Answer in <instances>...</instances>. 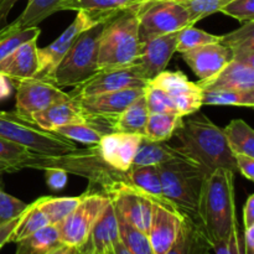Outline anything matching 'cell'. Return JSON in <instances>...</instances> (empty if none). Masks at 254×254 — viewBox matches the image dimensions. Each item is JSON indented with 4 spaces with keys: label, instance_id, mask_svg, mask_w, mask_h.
<instances>
[{
    "label": "cell",
    "instance_id": "d6a6232c",
    "mask_svg": "<svg viewBox=\"0 0 254 254\" xmlns=\"http://www.w3.org/2000/svg\"><path fill=\"white\" fill-rule=\"evenodd\" d=\"M184 117L171 113H149L143 136L151 141H166L174 136Z\"/></svg>",
    "mask_w": 254,
    "mask_h": 254
},
{
    "label": "cell",
    "instance_id": "603a6c76",
    "mask_svg": "<svg viewBox=\"0 0 254 254\" xmlns=\"http://www.w3.org/2000/svg\"><path fill=\"white\" fill-rule=\"evenodd\" d=\"M37 39L25 42L0 61V74L11 81L34 78L37 72Z\"/></svg>",
    "mask_w": 254,
    "mask_h": 254
},
{
    "label": "cell",
    "instance_id": "6f0895ef",
    "mask_svg": "<svg viewBox=\"0 0 254 254\" xmlns=\"http://www.w3.org/2000/svg\"><path fill=\"white\" fill-rule=\"evenodd\" d=\"M205 254H213V252H212V248H211V250L208 251V252H206Z\"/></svg>",
    "mask_w": 254,
    "mask_h": 254
},
{
    "label": "cell",
    "instance_id": "f35d334b",
    "mask_svg": "<svg viewBox=\"0 0 254 254\" xmlns=\"http://www.w3.org/2000/svg\"><path fill=\"white\" fill-rule=\"evenodd\" d=\"M31 155L32 153L27 149L0 138V174L21 170L24 161Z\"/></svg>",
    "mask_w": 254,
    "mask_h": 254
},
{
    "label": "cell",
    "instance_id": "816d5d0a",
    "mask_svg": "<svg viewBox=\"0 0 254 254\" xmlns=\"http://www.w3.org/2000/svg\"><path fill=\"white\" fill-rule=\"evenodd\" d=\"M243 246L247 252H254V226L243 230Z\"/></svg>",
    "mask_w": 254,
    "mask_h": 254
},
{
    "label": "cell",
    "instance_id": "4316f807",
    "mask_svg": "<svg viewBox=\"0 0 254 254\" xmlns=\"http://www.w3.org/2000/svg\"><path fill=\"white\" fill-rule=\"evenodd\" d=\"M60 1L61 0H29V4L19 15V17H16L9 25L2 26L0 32H14L39 26L40 22L44 21L46 17L59 11L57 7Z\"/></svg>",
    "mask_w": 254,
    "mask_h": 254
},
{
    "label": "cell",
    "instance_id": "b9f144b4",
    "mask_svg": "<svg viewBox=\"0 0 254 254\" xmlns=\"http://www.w3.org/2000/svg\"><path fill=\"white\" fill-rule=\"evenodd\" d=\"M40 34L41 30L37 26L14 32H0V61L25 42L39 39Z\"/></svg>",
    "mask_w": 254,
    "mask_h": 254
},
{
    "label": "cell",
    "instance_id": "c3c4849f",
    "mask_svg": "<svg viewBox=\"0 0 254 254\" xmlns=\"http://www.w3.org/2000/svg\"><path fill=\"white\" fill-rule=\"evenodd\" d=\"M236 160V168L247 180H254V158L243 154H233Z\"/></svg>",
    "mask_w": 254,
    "mask_h": 254
},
{
    "label": "cell",
    "instance_id": "836d02e7",
    "mask_svg": "<svg viewBox=\"0 0 254 254\" xmlns=\"http://www.w3.org/2000/svg\"><path fill=\"white\" fill-rule=\"evenodd\" d=\"M222 130L233 154L254 158V130L250 124L242 119H235Z\"/></svg>",
    "mask_w": 254,
    "mask_h": 254
},
{
    "label": "cell",
    "instance_id": "2e32d148",
    "mask_svg": "<svg viewBox=\"0 0 254 254\" xmlns=\"http://www.w3.org/2000/svg\"><path fill=\"white\" fill-rule=\"evenodd\" d=\"M141 136L140 134L112 131L97 144L99 154L109 166L119 171H128L133 165Z\"/></svg>",
    "mask_w": 254,
    "mask_h": 254
},
{
    "label": "cell",
    "instance_id": "e0dca14e",
    "mask_svg": "<svg viewBox=\"0 0 254 254\" xmlns=\"http://www.w3.org/2000/svg\"><path fill=\"white\" fill-rule=\"evenodd\" d=\"M181 55L200 81H207L215 77L232 60L231 50L221 42L196 47Z\"/></svg>",
    "mask_w": 254,
    "mask_h": 254
},
{
    "label": "cell",
    "instance_id": "7dc6e473",
    "mask_svg": "<svg viewBox=\"0 0 254 254\" xmlns=\"http://www.w3.org/2000/svg\"><path fill=\"white\" fill-rule=\"evenodd\" d=\"M45 175H46V184L50 190L60 191L66 186L68 181V174L61 169L50 168L45 169Z\"/></svg>",
    "mask_w": 254,
    "mask_h": 254
},
{
    "label": "cell",
    "instance_id": "30bf717a",
    "mask_svg": "<svg viewBox=\"0 0 254 254\" xmlns=\"http://www.w3.org/2000/svg\"><path fill=\"white\" fill-rule=\"evenodd\" d=\"M108 19L102 16V15L86 11V10L77 11L76 19L60 35V37H57L49 46L37 47V62H39V64H37V72L35 78L46 79L54 72L62 57L66 55L69 47L72 46V44L76 41V39L82 32L92 26L103 24Z\"/></svg>",
    "mask_w": 254,
    "mask_h": 254
},
{
    "label": "cell",
    "instance_id": "d590c367",
    "mask_svg": "<svg viewBox=\"0 0 254 254\" xmlns=\"http://www.w3.org/2000/svg\"><path fill=\"white\" fill-rule=\"evenodd\" d=\"M39 201L40 198L35 201V202L29 203V207L26 208L21 221H20L19 225L15 228L10 242H20L21 240L29 237L30 235H32V233L37 232L39 230H41V228L50 225L47 217L45 216V213L42 212L41 208H40Z\"/></svg>",
    "mask_w": 254,
    "mask_h": 254
},
{
    "label": "cell",
    "instance_id": "74e56055",
    "mask_svg": "<svg viewBox=\"0 0 254 254\" xmlns=\"http://www.w3.org/2000/svg\"><path fill=\"white\" fill-rule=\"evenodd\" d=\"M81 201V196L77 197H41L39 206L49 220L50 225H59L64 221Z\"/></svg>",
    "mask_w": 254,
    "mask_h": 254
},
{
    "label": "cell",
    "instance_id": "8992f818",
    "mask_svg": "<svg viewBox=\"0 0 254 254\" xmlns=\"http://www.w3.org/2000/svg\"><path fill=\"white\" fill-rule=\"evenodd\" d=\"M103 24L92 26L82 32L62 57L54 72L44 81L50 82L59 88L74 87L97 73L99 71L98 50Z\"/></svg>",
    "mask_w": 254,
    "mask_h": 254
},
{
    "label": "cell",
    "instance_id": "bcb514c9",
    "mask_svg": "<svg viewBox=\"0 0 254 254\" xmlns=\"http://www.w3.org/2000/svg\"><path fill=\"white\" fill-rule=\"evenodd\" d=\"M213 254H245L243 237L241 236L238 225L231 231L227 238L211 246Z\"/></svg>",
    "mask_w": 254,
    "mask_h": 254
},
{
    "label": "cell",
    "instance_id": "cb8c5ba5",
    "mask_svg": "<svg viewBox=\"0 0 254 254\" xmlns=\"http://www.w3.org/2000/svg\"><path fill=\"white\" fill-rule=\"evenodd\" d=\"M176 160H192L181 146L168 145L165 141H151L141 136L131 166H160Z\"/></svg>",
    "mask_w": 254,
    "mask_h": 254
},
{
    "label": "cell",
    "instance_id": "db71d44e",
    "mask_svg": "<svg viewBox=\"0 0 254 254\" xmlns=\"http://www.w3.org/2000/svg\"><path fill=\"white\" fill-rule=\"evenodd\" d=\"M11 93V79L4 74H0V101L5 99Z\"/></svg>",
    "mask_w": 254,
    "mask_h": 254
},
{
    "label": "cell",
    "instance_id": "f546056e",
    "mask_svg": "<svg viewBox=\"0 0 254 254\" xmlns=\"http://www.w3.org/2000/svg\"><path fill=\"white\" fill-rule=\"evenodd\" d=\"M143 1H148V0H61L57 10L59 11L86 10V11L94 12V14H99L107 17V19H111L117 12L134 6L136 4H140Z\"/></svg>",
    "mask_w": 254,
    "mask_h": 254
},
{
    "label": "cell",
    "instance_id": "7c38bea8",
    "mask_svg": "<svg viewBox=\"0 0 254 254\" xmlns=\"http://www.w3.org/2000/svg\"><path fill=\"white\" fill-rule=\"evenodd\" d=\"M16 83L15 112L32 122V117L59 102L69 99L68 93L55 84L40 78L12 81Z\"/></svg>",
    "mask_w": 254,
    "mask_h": 254
},
{
    "label": "cell",
    "instance_id": "4fadbf2b",
    "mask_svg": "<svg viewBox=\"0 0 254 254\" xmlns=\"http://www.w3.org/2000/svg\"><path fill=\"white\" fill-rule=\"evenodd\" d=\"M148 83L164 89L173 98L181 117L197 113L203 106L202 89L197 83L191 82L181 71L164 69Z\"/></svg>",
    "mask_w": 254,
    "mask_h": 254
},
{
    "label": "cell",
    "instance_id": "ac0fdd59",
    "mask_svg": "<svg viewBox=\"0 0 254 254\" xmlns=\"http://www.w3.org/2000/svg\"><path fill=\"white\" fill-rule=\"evenodd\" d=\"M145 88V87H144ZM144 88H127L98 96L76 99L79 107L92 117H102L111 122L144 94Z\"/></svg>",
    "mask_w": 254,
    "mask_h": 254
},
{
    "label": "cell",
    "instance_id": "ba28073f",
    "mask_svg": "<svg viewBox=\"0 0 254 254\" xmlns=\"http://www.w3.org/2000/svg\"><path fill=\"white\" fill-rule=\"evenodd\" d=\"M192 26L185 7L175 0H148L139 6L140 44Z\"/></svg>",
    "mask_w": 254,
    "mask_h": 254
},
{
    "label": "cell",
    "instance_id": "7a4b0ae2",
    "mask_svg": "<svg viewBox=\"0 0 254 254\" xmlns=\"http://www.w3.org/2000/svg\"><path fill=\"white\" fill-rule=\"evenodd\" d=\"M197 225L211 246L227 238L238 225L235 173L220 168L206 176L198 203Z\"/></svg>",
    "mask_w": 254,
    "mask_h": 254
},
{
    "label": "cell",
    "instance_id": "ffe728a7",
    "mask_svg": "<svg viewBox=\"0 0 254 254\" xmlns=\"http://www.w3.org/2000/svg\"><path fill=\"white\" fill-rule=\"evenodd\" d=\"M99 118L102 117H92L87 114L79 107L76 99L69 98L67 101L52 104L49 108L36 113L32 117V122L45 130L55 131L60 127L68 126V124L87 123V122L97 121Z\"/></svg>",
    "mask_w": 254,
    "mask_h": 254
},
{
    "label": "cell",
    "instance_id": "6da1fadb",
    "mask_svg": "<svg viewBox=\"0 0 254 254\" xmlns=\"http://www.w3.org/2000/svg\"><path fill=\"white\" fill-rule=\"evenodd\" d=\"M56 168L73 174L88 180L86 192H101L112 197L119 191L135 189L130 183L128 171H119L109 166L102 159L98 145H92L86 149L68 151L61 155H36L32 154L24 161L21 169H45Z\"/></svg>",
    "mask_w": 254,
    "mask_h": 254
},
{
    "label": "cell",
    "instance_id": "e575fe53",
    "mask_svg": "<svg viewBox=\"0 0 254 254\" xmlns=\"http://www.w3.org/2000/svg\"><path fill=\"white\" fill-rule=\"evenodd\" d=\"M202 104H205V106H233L253 108L254 91H235V89L202 91Z\"/></svg>",
    "mask_w": 254,
    "mask_h": 254
},
{
    "label": "cell",
    "instance_id": "f6af8a7d",
    "mask_svg": "<svg viewBox=\"0 0 254 254\" xmlns=\"http://www.w3.org/2000/svg\"><path fill=\"white\" fill-rule=\"evenodd\" d=\"M220 12L233 17L240 22L253 21L254 20V0H231L222 7Z\"/></svg>",
    "mask_w": 254,
    "mask_h": 254
},
{
    "label": "cell",
    "instance_id": "5bb4252c",
    "mask_svg": "<svg viewBox=\"0 0 254 254\" xmlns=\"http://www.w3.org/2000/svg\"><path fill=\"white\" fill-rule=\"evenodd\" d=\"M180 31L163 35L148 40L140 45V51L135 64L139 73L146 82L151 81L166 68L171 57L176 51Z\"/></svg>",
    "mask_w": 254,
    "mask_h": 254
},
{
    "label": "cell",
    "instance_id": "4dcf8cb0",
    "mask_svg": "<svg viewBox=\"0 0 254 254\" xmlns=\"http://www.w3.org/2000/svg\"><path fill=\"white\" fill-rule=\"evenodd\" d=\"M149 111L144 94L133 102L127 109L112 122L114 131L121 133H133L143 135L144 128L148 122Z\"/></svg>",
    "mask_w": 254,
    "mask_h": 254
},
{
    "label": "cell",
    "instance_id": "f1b7e54d",
    "mask_svg": "<svg viewBox=\"0 0 254 254\" xmlns=\"http://www.w3.org/2000/svg\"><path fill=\"white\" fill-rule=\"evenodd\" d=\"M220 42L231 50L232 60L254 64V21L245 22L240 29L222 35Z\"/></svg>",
    "mask_w": 254,
    "mask_h": 254
},
{
    "label": "cell",
    "instance_id": "ab89813d",
    "mask_svg": "<svg viewBox=\"0 0 254 254\" xmlns=\"http://www.w3.org/2000/svg\"><path fill=\"white\" fill-rule=\"evenodd\" d=\"M221 36L218 35L210 34L203 30L196 29L195 26H188L185 29L180 30L178 39V45H176V51L180 54L190 50L196 49V47L205 46V45L215 44V42H220Z\"/></svg>",
    "mask_w": 254,
    "mask_h": 254
},
{
    "label": "cell",
    "instance_id": "680465c9",
    "mask_svg": "<svg viewBox=\"0 0 254 254\" xmlns=\"http://www.w3.org/2000/svg\"><path fill=\"white\" fill-rule=\"evenodd\" d=\"M245 254H254V252H247V251H245Z\"/></svg>",
    "mask_w": 254,
    "mask_h": 254
},
{
    "label": "cell",
    "instance_id": "d6986e66",
    "mask_svg": "<svg viewBox=\"0 0 254 254\" xmlns=\"http://www.w3.org/2000/svg\"><path fill=\"white\" fill-rule=\"evenodd\" d=\"M111 198L116 212L121 217L136 230L148 235L153 207V201L150 198L136 189L119 191Z\"/></svg>",
    "mask_w": 254,
    "mask_h": 254
},
{
    "label": "cell",
    "instance_id": "44dd1931",
    "mask_svg": "<svg viewBox=\"0 0 254 254\" xmlns=\"http://www.w3.org/2000/svg\"><path fill=\"white\" fill-rule=\"evenodd\" d=\"M202 91L212 89H235L254 91V64L231 60L220 73L207 81H198Z\"/></svg>",
    "mask_w": 254,
    "mask_h": 254
},
{
    "label": "cell",
    "instance_id": "681fc988",
    "mask_svg": "<svg viewBox=\"0 0 254 254\" xmlns=\"http://www.w3.org/2000/svg\"><path fill=\"white\" fill-rule=\"evenodd\" d=\"M27 207H29V206H27ZM25 211H26V210H25ZM25 211L21 213V215L17 216L16 218L9 221V222H5L4 225L0 226V250H1V248L4 247L6 243H10V240H11L12 233H14L15 228H16V226L19 225V222L21 221V218H22V216H24Z\"/></svg>",
    "mask_w": 254,
    "mask_h": 254
},
{
    "label": "cell",
    "instance_id": "8d00e7d4",
    "mask_svg": "<svg viewBox=\"0 0 254 254\" xmlns=\"http://www.w3.org/2000/svg\"><path fill=\"white\" fill-rule=\"evenodd\" d=\"M116 210V208H114ZM117 221H118V230H119V240L121 242L128 248L131 254H154L151 250L150 242H149L148 235L140 232L129 225L123 217L116 212Z\"/></svg>",
    "mask_w": 254,
    "mask_h": 254
},
{
    "label": "cell",
    "instance_id": "5b68a950",
    "mask_svg": "<svg viewBox=\"0 0 254 254\" xmlns=\"http://www.w3.org/2000/svg\"><path fill=\"white\" fill-rule=\"evenodd\" d=\"M158 169L166 201L184 217L197 223L201 191L208 174L193 160H176Z\"/></svg>",
    "mask_w": 254,
    "mask_h": 254
},
{
    "label": "cell",
    "instance_id": "60d3db41",
    "mask_svg": "<svg viewBox=\"0 0 254 254\" xmlns=\"http://www.w3.org/2000/svg\"><path fill=\"white\" fill-rule=\"evenodd\" d=\"M180 2L190 16V22L195 26L196 22L215 12H220L222 7L231 0H175Z\"/></svg>",
    "mask_w": 254,
    "mask_h": 254
},
{
    "label": "cell",
    "instance_id": "9a60e30c",
    "mask_svg": "<svg viewBox=\"0 0 254 254\" xmlns=\"http://www.w3.org/2000/svg\"><path fill=\"white\" fill-rule=\"evenodd\" d=\"M184 216L173 207L153 202L148 238L154 254H166L180 232Z\"/></svg>",
    "mask_w": 254,
    "mask_h": 254
},
{
    "label": "cell",
    "instance_id": "484cf974",
    "mask_svg": "<svg viewBox=\"0 0 254 254\" xmlns=\"http://www.w3.org/2000/svg\"><path fill=\"white\" fill-rule=\"evenodd\" d=\"M128 174L131 185L153 202H158L166 207H173L164 197L158 166H131Z\"/></svg>",
    "mask_w": 254,
    "mask_h": 254
},
{
    "label": "cell",
    "instance_id": "9f6ffc18",
    "mask_svg": "<svg viewBox=\"0 0 254 254\" xmlns=\"http://www.w3.org/2000/svg\"><path fill=\"white\" fill-rule=\"evenodd\" d=\"M106 254H131V253L129 252L128 248H127L126 246L121 242V240H119L118 242L114 245L113 250L109 251V252H107Z\"/></svg>",
    "mask_w": 254,
    "mask_h": 254
},
{
    "label": "cell",
    "instance_id": "9c48e42d",
    "mask_svg": "<svg viewBox=\"0 0 254 254\" xmlns=\"http://www.w3.org/2000/svg\"><path fill=\"white\" fill-rule=\"evenodd\" d=\"M112 198L101 192H84L74 210L56 225L62 245L79 248L86 243L92 228Z\"/></svg>",
    "mask_w": 254,
    "mask_h": 254
},
{
    "label": "cell",
    "instance_id": "277c9868",
    "mask_svg": "<svg viewBox=\"0 0 254 254\" xmlns=\"http://www.w3.org/2000/svg\"><path fill=\"white\" fill-rule=\"evenodd\" d=\"M140 4L117 12L103 24L98 50L99 71L128 67L136 61L141 45L138 31Z\"/></svg>",
    "mask_w": 254,
    "mask_h": 254
},
{
    "label": "cell",
    "instance_id": "f5cc1de1",
    "mask_svg": "<svg viewBox=\"0 0 254 254\" xmlns=\"http://www.w3.org/2000/svg\"><path fill=\"white\" fill-rule=\"evenodd\" d=\"M16 1L17 0H0V27L5 24L10 10Z\"/></svg>",
    "mask_w": 254,
    "mask_h": 254
},
{
    "label": "cell",
    "instance_id": "91938a15",
    "mask_svg": "<svg viewBox=\"0 0 254 254\" xmlns=\"http://www.w3.org/2000/svg\"><path fill=\"white\" fill-rule=\"evenodd\" d=\"M79 254H84V253H82V252H81V253H79Z\"/></svg>",
    "mask_w": 254,
    "mask_h": 254
},
{
    "label": "cell",
    "instance_id": "52a82bcc",
    "mask_svg": "<svg viewBox=\"0 0 254 254\" xmlns=\"http://www.w3.org/2000/svg\"><path fill=\"white\" fill-rule=\"evenodd\" d=\"M0 138L17 144L36 155H61L76 150L74 141L45 130L16 112L0 111Z\"/></svg>",
    "mask_w": 254,
    "mask_h": 254
},
{
    "label": "cell",
    "instance_id": "f907efd6",
    "mask_svg": "<svg viewBox=\"0 0 254 254\" xmlns=\"http://www.w3.org/2000/svg\"><path fill=\"white\" fill-rule=\"evenodd\" d=\"M252 226H254V195H250L243 207V227Z\"/></svg>",
    "mask_w": 254,
    "mask_h": 254
},
{
    "label": "cell",
    "instance_id": "d4e9b609",
    "mask_svg": "<svg viewBox=\"0 0 254 254\" xmlns=\"http://www.w3.org/2000/svg\"><path fill=\"white\" fill-rule=\"evenodd\" d=\"M113 127L112 122L106 118H99L97 121L87 122V123L68 124V126L60 127L55 130V133L64 136L72 141L89 144V145H97L107 134L112 133Z\"/></svg>",
    "mask_w": 254,
    "mask_h": 254
},
{
    "label": "cell",
    "instance_id": "1f68e13d",
    "mask_svg": "<svg viewBox=\"0 0 254 254\" xmlns=\"http://www.w3.org/2000/svg\"><path fill=\"white\" fill-rule=\"evenodd\" d=\"M15 254H47L62 245L56 226L47 225L16 243Z\"/></svg>",
    "mask_w": 254,
    "mask_h": 254
},
{
    "label": "cell",
    "instance_id": "7402d4cb",
    "mask_svg": "<svg viewBox=\"0 0 254 254\" xmlns=\"http://www.w3.org/2000/svg\"><path fill=\"white\" fill-rule=\"evenodd\" d=\"M118 241V221L114 205L111 201L92 228L86 243L79 247V251L84 254H106L113 250Z\"/></svg>",
    "mask_w": 254,
    "mask_h": 254
},
{
    "label": "cell",
    "instance_id": "83f0119b",
    "mask_svg": "<svg viewBox=\"0 0 254 254\" xmlns=\"http://www.w3.org/2000/svg\"><path fill=\"white\" fill-rule=\"evenodd\" d=\"M210 250V242L200 226L190 218L184 217L178 238L166 254H205Z\"/></svg>",
    "mask_w": 254,
    "mask_h": 254
},
{
    "label": "cell",
    "instance_id": "ee69618b",
    "mask_svg": "<svg viewBox=\"0 0 254 254\" xmlns=\"http://www.w3.org/2000/svg\"><path fill=\"white\" fill-rule=\"evenodd\" d=\"M29 203L22 202L21 200L4 192L0 189V226L21 215Z\"/></svg>",
    "mask_w": 254,
    "mask_h": 254
},
{
    "label": "cell",
    "instance_id": "7bdbcfd3",
    "mask_svg": "<svg viewBox=\"0 0 254 254\" xmlns=\"http://www.w3.org/2000/svg\"><path fill=\"white\" fill-rule=\"evenodd\" d=\"M144 97H145L149 113L179 114L173 98L164 89L148 83L144 88Z\"/></svg>",
    "mask_w": 254,
    "mask_h": 254
},
{
    "label": "cell",
    "instance_id": "8fae6325",
    "mask_svg": "<svg viewBox=\"0 0 254 254\" xmlns=\"http://www.w3.org/2000/svg\"><path fill=\"white\" fill-rule=\"evenodd\" d=\"M146 84L148 82L141 77L135 64H131L128 67L98 71L93 76L74 86L68 94L71 98L81 99L84 97L98 96L121 89L144 88Z\"/></svg>",
    "mask_w": 254,
    "mask_h": 254
},
{
    "label": "cell",
    "instance_id": "3957f363",
    "mask_svg": "<svg viewBox=\"0 0 254 254\" xmlns=\"http://www.w3.org/2000/svg\"><path fill=\"white\" fill-rule=\"evenodd\" d=\"M186 117L174 134L185 153L207 174L220 168L236 174L235 155L222 129L205 114Z\"/></svg>",
    "mask_w": 254,
    "mask_h": 254
},
{
    "label": "cell",
    "instance_id": "11a10c76",
    "mask_svg": "<svg viewBox=\"0 0 254 254\" xmlns=\"http://www.w3.org/2000/svg\"><path fill=\"white\" fill-rule=\"evenodd\" d=\"M81 251L79 248L76 247H71V246H66V245H61L59 247L54 248L52 251H50L47 254H79Z\"/></svg>",
    "mask_w": 254,
    "mask_h": 254
}]
</instances>
